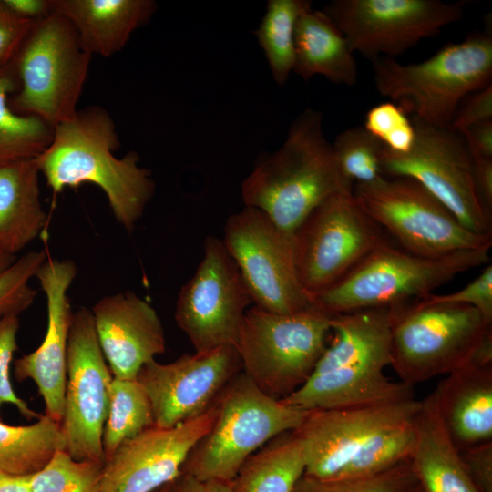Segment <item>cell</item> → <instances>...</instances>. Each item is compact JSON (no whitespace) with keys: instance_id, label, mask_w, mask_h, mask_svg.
I'll return each instance as SVG.
<instances>
[{"instance_id":"cell-48","label":"cell","mask_w":492,"mask_h":492,"mask_svg":"<svg viewBox=\"0 0 492 492\" xmlns=\"http://www.w3.org/2000/svg\"><path fill=\"white\" fill-rule=\"evenodd\" d=\"M16 259V256L0 253V272L9 267Z\"/></svg>"},{"instance_id":"cell-33","label":"cell","mask_w":492,"mask_h":492,"mask_svg":"<svg viewBox=\"0 0 492 492\" xmlns=\"http://www.w3.org/2000/svg\"><path fill=\"white\" fill-rule=\"evenodd\" d=\"M417 480L409 461L384 471L351 477L318 478L303 474L292 492H410Z\"/></svg>"},{"instance_id":"cell-28","label":"cell","mask_w":492,"mask_h":492,"mask_svg":"<svg viewBox=\"0 0 492 492\" xmlns=\"http://www.w3.org/2000/svg\"><path fill=\"white\" fill-rule=\"evenodd\" d=\"M15 61L0 68V168L36 159L50 145L54 128L35 116L15 112L9 95L19 88Z\"/></svg>"},{"instance_id":"cell-15","label":"cell","mask_w":492,"mask_h":492,"mask_svg":"<svg viewBox=\"0 0 492 492\" xmlns=\"http://www.w3.org/2000/svg\"><path fill=\"white\" fill-rule=\"evenodd\" d=\"M466 1L333 0L322 10L353 52L373 60L399 56L459 21Z\"/></svg>"},{"instance_id":"cell-41","label":"cell","mask_w":492,"mask_h":492,"mask_svg":"<svg viewBox=\"0 0 492 492\" xmlns=\"http://www.w3.org/2000/svg\"><path fill=\"white\" fill-rule=\"evenodd\" d=\"M470 477L481 492H492V441L460 452Z\"/></svg>"},{"instance_id":"cell-43","label":"cell","mask_w":492,"mask_h":492,"mask_svg":"<svg viewBox=\"0 0 492 492\" xmlns=\"http://www.w3.org/2000/svg\"><path fill=\"white\" fill-rule=\"evenodd\" d=\"M466 144L478 153L492 158V119L458 131Z\"/></svg>"},{"instance_id":"cell-11","label":"cell","mask_w":492,"mask_h":492,"mask_svg":"<svg viewBox=\"0 0 492 492\" xmlns=\"http://www.w3.org/2000/svg\"><path fill=\"white\" fill-rule=\"evenodd\" d=\"M353 196L361 209L405 251L436 258L456 251L490 249L492 236L474 233L415 180L385 177L355 184Z\"/></svg>"},{"instance_id":"cell-21","label":"cell","mask_w":492,"mask_h":492,"mask_svg":"<svg viewBox=\"0 0 492 492\" xmlns=\"http://www.w3.org/2000/svg\"><path fill=\"white\" fill-rule=\"evenodd\" d=\"M94 327L113 378L136 379L140 369L166 350L156 310L128 291L107 295L91 309Z\"/></svg>"},{"instance_id":"cell-35","label":"cell","mask_w":492,"mask_h":492,"mask_svg":"<svg viewBox=\"0 0 492 492\" xmlns=\"http://www.w3.org/2000/svg\"><path fill=\"white\" fill-rule=\"evenodd\" d=\"M48 255L45 251H32L16 258L0 272V320L19 316L34 302L37 292L29 284Z\"/></svg>"},{"instance_id":"cell-29","label":"cell","mask_w":492,"mask_h":492,"mask_svg":"<svg viewBox=\"0 0 492 492\" xmlns=\"http://www.w3.org/2000/svg\"><path fill=\"white\" fill-rule=\"evenodd\" d=\"M65 444L60 424L46 415L27 425L0 421V475H33Z\"/></svg>"},{"instance_id":"cell-10","label":"cell","mask_w":492,"mask_h":492,"mask_svg":"<svg viewBox=\"0 0 492 492\" xmlns=\"http://www.w3.org/2000/svg\"><path fill=\"white\" fill-rule=\"evenodd\" d=\"M92 55L71 22L58 14L35 22L14 61L19 88L11 108L54 128L73 118Z\"/></svg>"},{"instance_id":"cell-13","label":"cell","mask_w":492,"mask_h":492,"mask_svg":"<svg viewBox=\"0 0 492 492\" xmlns=\"http://www.w3.org/2000/svg\"><path fill=\"white\" fill-rule=\"evenodd\" d=\"M415 139L406 153L384 147L383 175L409 178L429 191L468 231L492 236V216L480 203L474 187L470 154L462 134L415 118Z\"/></svg>"},{"instance_id":"cell-24","label":"cell","mask_w":492,"mask_h":492,"mask_svg":"<svg viewBox=\"0 0 492 492\" xmlns=\"http://www.w3.org/2000/svg\"><path fill=\"white\" fill-rule=\"evenodd\" d=\"M408 461L424 492H481L439 416L432 393L421 400Z\"/></svg>"},{"instance_id":"cell-22","label":"cell","mask_w":492,"mask_h":492,"mask_svg":"<svg viewBox=\"0 0 492 492\" xmlns=\"http://www.w3.org/2000/svg\"><path fill=\"white\" fill-rule=\"evenodd\" d=\"M432 395L459 452L492 441V362L473 357L446 374Z\"/></svg>"},{"instance_id":"cell-37","label":"cell","mask_w":492,"mask_h":492,"mask_svg":"<svg viewBox=\"0 0 492 492\" xmlns=\"http://www.w3.org/2000/svg\"><path fill=\"white\" fill-rule=\"evenodd\" d=\"M19 325V318L16 315L6 316L0 320V415L1 407L5 404H11L26 419H39L42 415L32 410L25 400L17 396L10 380V365L14 354L18 349Z\"/></svg>"},{"instance_id":"cell-9","label":"cell","mask_w":492,"mask_h":492,"mask_svg":"<svg viewBox=\"0 0 492 492\" xmlns=\"http://www.w3.org/2000/svg\"><path fill=\"white\" fill-rule=\"evenodd\" d=\"M391 314V366L410 387L469 363L492 331V323L466 304L421 298Z\"/></svg>"},{"instance_id":"cell-12","label":"cell","mask_w":492,"mask_h":492,"mask_svg":"<svg viewBox=\"0 0 492 492\" xmlns=\"http://www.w3.org/2000/svg\"><path fill=\"white\" fill-rule=\"evenodd\" d=\"M292 239L298 278L311 299L336 284L386 240L353 193H338L320 204Z\"/></svg>"},{"instance_id":"cell-17","label":"cell","mask_w":492,"mask_h":492,"mask_svg":"<svg viewBox=\"0 0 492 492\" xmlns=\"http://www.w3.org/2000/svg\"><path fill=\"white\" fill-rule=\"evenodd\" d=\"M113 375L99 346L91 311L73 313L67 343V386L61 431L75 460L103 464L104 425Z\"/></svg>"},{"instance_id":"cell-25","label":"cell","mask_w":492,"mask_h":492,"mask_svg":"<svg viewBox=\"0 0 492 492\" xmlns=\"http://www.w3.org/2000/svg\"><path fill=\"white\" fill-rule=\"evenodd\" d=\"M293 72L304 81L320 75L347 87L358 80L357 62L347 40L328 15L312 5L296 22Z\"/></svg>"},{"instance_id":"cell-6","label":"cell","mask_w":492,"mask_h":492,"mask_svg":"<svg viewBox=\"0 0 492 492\" xmlns=\"http://www.w3.org/2000/svg\"><path fill=\"white\" fill-rule=\"evenodd\" d=\"M489 249L421 257L384 241L342 280L313 296V305L332 315L395 308L419 300L457 274L489 262Z\"/></svg>"},{"instance_id":"cell-31","label":"cell","mask_w":492,"mask_h":492,"mask_svg":"<svg viewBox=\"0 0 492 492\" xmlns=\"http://www.w3.org/2000/svg\"><path fill=\"white\" fill-rule=\"evenodd\" d=\"M154 425L149 399L136 379L113 378L102 445L105 459L126 440Z\"/></svg>"},{"instance_id":"cell-18","label":"cell","mask_w":492,"mask_h":492,"mask_svg":"<svg viewBox=\"0 0 492 492\" xmlns=\"http://www.w3.org/2000/svg\"><path fill=\"white\" fill-rule=\"evenodd\" d=\"M242 372L235 346L184 354L173 362L153 360L136 380L145 390L154 425L169 428L208 411L229 383Z\"/></svg>"},{"instance_id":"cell-7","label":"cell","mask_w":492,"mask_h":492,"mask_svg":"<svg viewBox=\"0 0 492 492\" xmlns=\"http://www.w3.org/2000/svg\"><path fill=\"white\" fill-rule=\"evenodd\" d=\"M332 317L313 303L289 314L247 309L236 344L242 373L270 397L289 396L309 379L324 352Z\"/></svg>"},{"instance_id":"cell-38","label":"cell","mask_w":492,"mask_h":492,"mask_svg":"<svg viewBox=\"0 0 492 492\" xmlns=\"http://www.w3.org/2000/svg\"><path fill=\"white\" fill-rule=\"evenodd\" d=\"M424 298L432 302L472 306L492 323V265H487L477 278L456 292L442 295L429 294Z\"/></svg>"},{"instance_id":"cell-46","label":"cell","mask_w":492,"mask_h":492,"mask_svg":"<svg viewBox=\"0 0 492 492\" xmlns=\"http://www.w3.org/2000/svg\"><path fill=\"white\" fill-rule=\"evenodd\" d=\"M172 492H205L204 483L182 473L173 483Z\"/></svg>"},{"instance_id":"cell-39","label":"cell","mask_w":492,"mask_h":492,"mask_svg":"<svg viewBox=\"0 0 492 492\" xmlns=\"http://www.w3.org/2000/svg\"><path fill=\"white\" fill-rule=\"evenodd\" d=\"M34 24L15 15L0 0V68L15 59Z\"/></svg>"},{"instance_id":"cell-36","label":"cell","mask_w":492,"mask_h":492,"mask_svg":"<svg viewBox=\"0 0 492 492\" xmlns=\"http://www.w3.org/2000/svg\"><path fill=\"white\" fill-rule=\"evenodd\" d=\"M364 128L395 153L408 152L415 139V128L407 113L398 104L386 101L371 108L364 120Z\"/></svg>"},{"instance_id":"cell-47","label":"cell","mask_w":492,"mask_h":492,"mask_svg":"<svg viewBox=\"0 0 492 492\" xmlns=\"http://www.w3.org/2000/svg\"><path fill=\"white\" fill-rule=\"evenodd\" d=\"M205 492H234L231 482L210 480L204 483Z\"/></svg>"},{"instance_id":"cell-20","label":"cell","mask_w":492,"mask_h":492,"mask_svg":"<svg viewBox=\"0 0 492 492\" xmlns=\"http://www.w3.org/2000/svg\"><path fill=\"white\" fill-rule=\"evenodd\" d=\"M72 260L47 257L36 274L46 299L47 326L41 344L14 363L16 380L35 382L45 415L60 424L67 386V343L73 312L68 290L77 276Z\"/></svg>"},{"instance_id":"cell-4","label":"cell","mask_w":492,"mask_h":492,"mask_svg":"<svg viewBox=\"0 0 492 492\" xmlns=\"http://www.w3.org/2000/svg\"><path fill=\"white\" fill-rule=\"evenodd\" d=\"M353 189L324 135L323 113L306 108L292 121L282 145L258 159L241 183V195L244 206L261 210L293 237L315 208Z\"/></svg>"},{"instance_id":"cell-49","label":"cell","mask_w":492,"mask_h":492,"mask_svg":"<svg viewBox=\"0 0 492 492\" xmlns=\"http://www.w3.org/2000/svg\"><path fill=\"white\" fill-rule=\"evenodd\" d=\"M173 483L174 482L167 484V485L161 487L160 488L157 489L154 492H172V490H173Z\"/></svg>"},{"instance_id":"cell-44","label":"cell","mask_w":492,"mask_h":492,"mask_svg":"<svg viewBox=\"0 0 492 492\" xmlns=\"http://www.w3.org/2000/svg\"><path fill=\"white\" fill-rule=\"evenodd\" d=\"M3 2L17 16L34 22L52 14L51 0H3Z\"/></svg>"},{"instance_id":"cell-27","label":"cell","mask_w":492,"mask_h":492,"mask_svg":"<svg viewBox=\"0 0 492 492\" xmlns=\"http://www.w3.org/2000/svg\"><path fill=\"white\" fill-rule=\"evenodd\" d=\"M305 472L293 431L282 433L250 456L231 481L234 492H292Z\"/></svg>"},{"instance_id":"cell-26","label":"cell","mask_w":492,"mask_h":492,"mask_svg":"<svg viewBox=\"0 0 492 492\" xmlns=\"http://www.w3.org/2000/svg\"><path fill=\"white\" fill-rule=\"evenodd\" d=\"M36 159L0 168V253L16 256L47 221Z\"/></svg>"},{"instance_id":"cell-50","label":"cell","mask_w":492,"mask_h":492,"mask_svg":"<svg viewBox=\"0 0 492 492\" xmlns=\"http://www.w3.org/2000/svg\"><path fill=\"white\" fill-rule=\"evenodd\" d=\"M410 492H424L422 487L417 484Z\"/></svg>"},{"instance_id":"cell-42","label":"cell","mask_w":492,"mask_h":492,"mask_svg":"<svg viewBox=\"0 0 492 492\" xmlns=\"http://www.w3.org/2000/svg\"><path fill=\"white\" fill-rule=\"evenodd\" d=\"M466 146L471 158L476 193L483 208L492 216V158L478 153L467 144Z\"/></svg>"},{"instance_id":"cell-40","label":"cell","mask_w":492,"mask_h":492,"mask_svg":"<svg viewBox=\"0 0 492 492\" xmlns=\"http://www.w3.org/2000/svg\"><path fill=\"white\" fill-rule=\"evenodd\" d=\"M492 119V85L467 96L459 105L450 128L461 131L475 124Z\"/></svg>"},{"instance_id":"cell-23","label":"cell","mask_w":492,"mask_h":492,"mask_svg":"<svg viewBox=\"0 0 492 492\" xmlns=\"http://www.w3.org/2000/svg\"><path fill=\"white\" fill-rule=\"evenodd\" d=\"M51 5L52 13L71 22L85 48L104 57L119 52L158 9L153 0H51Z\"/></svg>"},{"instance_id":"cell-14","label":"cell","mask_w":492,"mask_h":492,"mask_svg":"<svg viewBox=\"0 0 492 492\" xmlns=\"http://www.w3.org/2000/svg\"><path fill=\"white\" fill-rule=\"evenodd\" d=\"M222 242L236 262L254 306L289 314L311 305L298 278L292 237L261 210L244 206L230 215Z\"/></svg>"},{"instance_id":"cell-45","label":"cell","mask_w":492,"mask_h":492,"mask_svg":"<svg viewBox=\"0 0 492 492\" xmlns=\"http://www.w3.org/2000/svg\"><path fill=\"white\" fill-rule=\"evenodd\" d=\"M33 475H0V492H32Z\"/></svg>"},{"instance_id":"cell-3","label":"cell","mask_w":492,"mask_h":492,"mask_svg":"<svg viewBox=\"0 0 492 492\" xmlns=\"http://www.w3.org/2000/svg\"><path fill=\"white\" fill-rule=\"evenodd\" d=\"M119 142L111 116L89 106L55 128L50 145L36 161L54 193L86 182L99 187L117 221L131 232L154 195L155 182L136 152L121 159L113 154Z\"/></svg>"},{"instance_id":"cell-30","label":"cell","mask_w":492,"mask_h":492,"mask_svg":"<svg viewBox=\"0 0 492 492\" xmlns=\"http://www.w3.org/2000/svg\"><path fill=\"white\" fill-rule=\"evenodd\" d=\"M311 5L309 0H269L262 20L253 32L279 86H283L293 72L296 22Z\"/></svg>"},{"instance_id":"cell-5","label":"cell","mask_w":492,"mask_h":492,"mask_svg":"<svg viewBox=\"0 0 492 492\" xmlns=\"http://www.w3.org/2000/svg\"><path fill=\"white\" fill-rule=\"evenodd\" d=\"M371 62L380 95L413 114V118L450 128L461 102L491 84L492 36L488 31L471 33L419 63L405 65L384 56Z\"/></svg>"},{"instance_id":"cell-32","label":"cell","mask_w":492,"mask_h":492,"mask_svg":"<svg viewBox=\"0 0 492 492\" xmlns=\"http://www.w3.org/2000/svg\"><path fill=\"white\" fill-rule=\"evenodd\" d=\"M332 148L342 176L354 186L367 184L384 176L381 165L384 145L364 126L339 133Z\"/></svg>"},{"instance_id":"cell-16","label":"cell","mask_w":492,"mask_h":492,"mask_svg":"<svg viewBox=\"0 0 492 492\" xmlns=\"http://www.w3.org/2000/svg\"><path fill=\"white\" fill-rule=\"evenodd\" d=\"M251 302L241 272L222 240L207 237L200 262L179 290L174 315L195 352L236 347Z\"/></svg>"},{"instance_id":"cell-1","label":"cell","mask_w":492,"mask_h":492,"mask_svg":"<svg viewBox=\"0 0 492 492\" xmlns=\"http://www.w3.org/2000/svg\"><path fill=\"white\" fill-rule=\"evenodd\" d=\"M390 308L334 314L331 337L309 379L281 401L303 410L375 405L414 397L413 387L393 381Z\"/></svg>"},{"instance_id":"cell-8","label":"cell","mask_w":492,"mask_h":492,"mask_svg":"<svg viewBox=\"0 0 492 492\" xmlns=\"http://www.w3.org/2000/svg\"><path fill=\"white\" fill-rule=\"evenodd\" d=\"M210 431L189 454L182 473L205 483L231 482L246 459L275 436L295 430L306 411L261 392L242 372L217 399Z\"/></svg>"},{"instance_id":"cell-2","label":"cell","mask_w":492,"mask_h":492,"mask_svg":"<svg viewBox=\"0 0 492 492\" xmlns=\"http://www.w3.org/2000/svg\"><path fill=\"white\" fill-rule=\"evenodd\" d=\"M421 400L310 410L293 430L305 475L339 478L371 475L409 460Z\"/></svg>"},{"instance_id":"cell-19","label":"cell","mask_w":492,"mask_h":492,"mask_svg":"<svg viewBox=\"0 0 492 492\" xmlns=\"http://www.w3.org/2000/svg\"><path fill=\"white\" fill-rule=\"evenodd\" d=\"M218 412L216 401L196 418L169 428L153 425L123 442L103 463L102 492H154L174 482Z\"/></svg>"},{"instance_id":"cell-34","label":"cell","mask_w":492,"mask_h":492,"mask_svg":"<svg viewBox=\"0 0 492 492\" xmlns=\"http://www.w3.org/2000/svg\"><path fill=\"white\" fill-rule=\"evenodd\" d=\"M103 464L77 461L65 450L56 452L32 477V492H102Z\"/></svg>"}]
</instances>
